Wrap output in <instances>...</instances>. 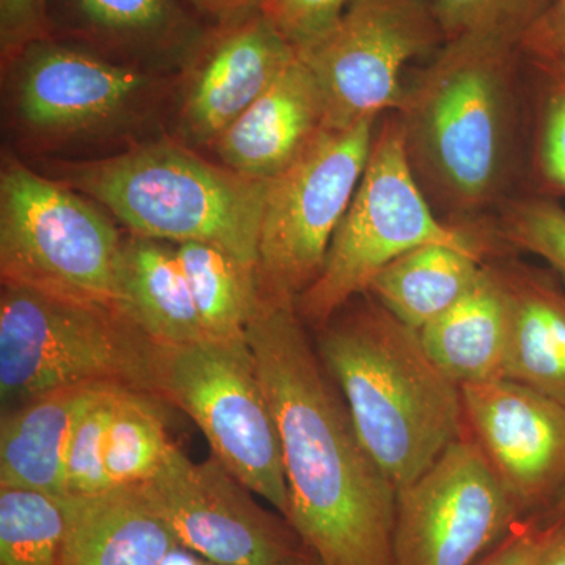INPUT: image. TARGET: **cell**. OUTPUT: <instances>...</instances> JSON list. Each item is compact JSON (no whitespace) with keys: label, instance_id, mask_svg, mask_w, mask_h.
<instances>
[{"label":"cell","instance_id":"obj_1","mask_svg":"<svg viewBox=\"0 0 565 565\" xmlns=\"http://www.w3.org/2000/svg\"><path fill=\"white\" fill-rule=\"evenodd\" d=\"M291 305L256 297L247 327L289 493L288 522L323 565H393L397 490L360 440Z\"/></svg>","mask_w":565,"mask_h":565},{"label":"cell","instance_id":"obj_2","mask_svg":"<svg viewBox=\"0 0 565 565\" xmlns=\"http://www.w3.org/2000/svg\"><path fill=\"white\" fill-rule=\"evenodd\" d=\"M520 46L446 40L396 111L424 195L451 225L473 228L509 200L519 156Z\"/></svg>","mask_w":565,"mask_h":565},{"label":"cell","instance_id":"obj_3","mask_svg":"<svg viewBox=\"0 0 565 565\" xmlns=\"http://www.w3.org/2000/svg\"><path fill=\"white\" fill-rule=\"evenodd\" d=\"M316 351L360 440L396 490L467 433L460 386L433 362L418 330L370 294L318 330Z\"/></svg>","mask_w":565,"mask_h":565},{"label":"cell","instance_id":"obj_4","mask_svg":"<svg viewBox=\"0 0 565 565\" xmlns=\"http://www.w3.org/2000/svg\"><path fill=\"white\" fill-rule=\"evenodd\" d=\"M177 74L46 36L2 63L3 126L31 162L90 161L170 136Z\"/></svg>","mask_w":565,"mask_h":565},{"label":"cell","instance_id":"obj_5","mask_svg":"<svg viewBox=\"0 0 565 565\" xmlns=\"http://www.w3.org/2000/svg\"><path fill=\"white\" fill-rule=\"evenodd\" d=\"M137 236L214 245L256 269L269 181L250 180L172 136L90 161H41Z\"/></svg>","mask_w":565,"mask_h":565},{"label":"cell","instance_id":"obj_6","mask_svg":"<svg viewBox=\"0 0 565 565\" xmlns=\"http://www.w3.org/2000/svg\"><path fill=\"white\" fill-rule=\"evenodd\" d=\"M152 352L154 343L120 310L28 286L2 285L3 412L71 386H118L159 401Z\"/></svg>","mask_w":565,"mask_h":565},{"label":"cell","instance_id":"obj_7","mask_svg":"<svg viewBox=\"0 0 565 565\" xmlns=\"http://www.w3.org/2000/svg\"><path fill=\"white\" fill-rule=\"evenodd\" d=\"M426 244L487 256L497 248L490 228L451 225L435 212L408 163L399 117L385 115L322 273L297 300V315L305 326L321 330L345 305L366 294L388 264Z\"/></svg>","mask_w":565,"mask_h":565},{"label":"cell","instance_id":"obj_8","mask_svg":"<svg viewBox=\"0 0 565 565\" xmlns=\"http://www.w3.org/2000/svg\"><path fill=\"white\" fill-rule=\"evenodd\" d=\"M84 193L3 151L0 170V278L122 311L125 233ZM125 313V311H122Z\"/></svg>","mask_w":565,"mask_h":565},{"label":"cell","instance_id":"obj_9","mask_svg":"<svg viewBox=\"0 0 565 565\" xmlns=\"http://www.w3.org/2000/svg\"><path fill=\"white\" fill-rule=\"evenodd\" d=\"M152 373L159 401L191 416L212 456L288 519L280 435L248 341L154 343Z\"/></svg>","mask_w":565,"mask_h":565},{"label":"cell","instance_id":"obj_10","mask_svg":"<svg viewBox=\"0 0 565 565\" xmlns=\"http://www.w3.org/2000/svg\"><path fill=\"white\" fill-rule=\"evenodd\" d=\"M375 122L326 129L288 170L269 181L255 269L262 302L296 307L318 280L366 169Z\"/></svg>","mask_w":565,"mask_h":565},{"label":"cell","instance_id":"obj_11","mask_svg":"<svg viewBox=\"0 0 565 565\" xmlns=\"http://www.w3.org/2000/svg\"><path fill=\"white\" fill-rule=\"evenodd\" d=\"M441 40L434 0H353L321 40L299 52L321 88L327 129L396 114L404 66Z\"/></svg>","mask_w":565,"mask_h":565},{"label":"cell","instance_id":"obj_12","mask_svg":"<svg viewBox=\"0 0 565 565\" xmlns=\"http://www.w3.org/2000/svg\"><path fill=\"white\" fill-rule=\"evenodd\" d=\"M523 520L470 430L397 490L393 565H476Z\"/></svg>","mask_w":565,"mask_h":565},{"label":"cell","instance_id":"obj_13","mask_svg":"<svg viewBox=\"0 0 565 565\" xmlns=\"http://www.w3.org/2000/svg\"><path fill=\"white\" fill-rule=\"evenodd\" d=\"M178 544L221 565H288L305 545L285 516L266 511L214 456L195 463L180 448L137 486Z\"/></svg>","mask_w":565,"mask_h":565},{"label":"cell","instance_id":"obj_14","mask_svg":"<svg viewBox=\"0 0 565 565\" xmlns=\"http://www.w3.org/2000/svg\"><path fill=\"white\" fill-rule=\"evenodd\" d=\"M299 54L262 10L211 25L177 74L170 136L193 150H211Z\"/></svg>","mask_w":565,"mask_h":565},{"label":"cell","instance_id":"obj_15","mask_svg":"<svg viewBox=\"0 0 565 565\" xmlns=\"http://www.w3.org/2000/svg\"><path fill=\"white\" fill-rule=\"evenodd\" d=\"M460 390L468 430L520 516L545 515L565 489V405L509 379Z\"/></svg>","mask_w":565,"mask_h":565},{"label":"cell","instance_id":"obj_16","mask_svg":"<svg viewBox=\"0 0 565 565\" xmlns=\"http://www.w3.org/2000/svg\"><path fill=\"white\" fill-rule=\"evenodd\" d=\"M52 35L111 61L178 74L211 25L185 0H51Z\"/></svg>","mask_w":565,"mask_h":565},{"label":"cell","instance_id":"obj_17","mask_svg":"<svg viewBox=\"0 0 565 565\" xmlns=\"http://www.w3.org/2000/svg\"><path fill=\"white\" fill-rule=\"evenodd\" d=\"M327 129L321 88L302 58L212 145L207 156L250 180L273 181Z\"/></svg>","mask_w":565,"mask_h":565},{"label":"cell","instance_id":"obj_18","mask_svg":"<svg viewBox=\"0 0 565 565\" xmlns=\"http://www.w3.org/2000/svg\"><path fill=\"white\" fill-rule=\"evenodd\" d=\"M489 262L508 300L504 379L565 405V282L516 258Z\"/></svg>","mask_w":565,"mask_h":565},{"label":"cell","instance_id":"obj_19","mask_svg":"<svg viewBox=\"0 0 565 565\" xmlns=\"http://www.w3.org/2000/svg\"><path fill=\"white\" fill-rule=\"evenodd\" d=\"M61 501V565H161L180 545L137 486Z\"/></svg>","mask_w":565,"mask_h":565},{"label":"cell","instance_id":"obj_20","mask_svg":"<svg viewBox=\"0 0 565 565\" xmlns=\"http://www.w3.org/2000/svg\"><path fill=\"white\" fill-rule=\"evenodd\" d=\"M98 388L102 386H71L3 412L0 487L65 498L71 438Z\"/></svg>","mask_w":565,"mask_h":565},{"label":"cell","instance_id":"obj_21","mask_svg":"<svg viewBox=\"0 0 565 565\" xmlns=\"http://www.w3.org/2000/svg\"><path fill=\"white\" fill-rule=\"evenodd\" d=\"M508 333V300L489 258L467 294L419 330L433 362L459 386L504 379Z\"/></svg>","mask_w":565,"mask_h":565},{"label":"cell","instance_id":"obj_22","mask_svg":"<svg viewBox=\"0 0 565 565\" xmlns=\"http://www.w3.org/2000/svg\"><path fill=\"white\" fill-rule=\"evenodd\" d=\"M120 291L122 311L152 343L210 340L177 250L163 241L125 233Z\"/></svg>","mask_w":565,"mask_h":565},{"label":"cell","instance_id":"obj_23","mask_svg":"<svg viewBox=\"0 0 565 565\" xmlns=\"http://www.w3.org/2000/svg\"><path fill=\"white\" fill-rule=\"evenodd\" d=\"M487 258L484 253L452 245H422L388 264L366 294L419 332L467 294Z\"/></svg>","mask_w":565,"mask_h":565},{"label":"cell","instance_id":"obj_24","mask_svg":"<svg viewBox=\"0 0 565 565\" xmlns=\"http://www.w3.org/2000/svg\"><path fill=\"white\" fill-rule=\"evenodd\" d=\"M204 333L210 340H247V327L256 305L255 270L228 253L203 243L174 247Z\"/></svg>","mask_w":565,"mask_h":565},{"label":"cell","instance_id":"obj_25","mask_svg":"<svg viewBox=\"0 0 565 565\" xmlns=\"http://www.w3.org/2000/svg\"><path fill=\"white\" fill-rule=\"evenodd\" d=\"M158 403L132 390L118 392L104 457L110 489L150 481L177 448L167 434Z\"/></svg>","mask_w":565,"mask_h":565},{"label":"cell","instance_id":"obj_26","mask_svg":"<svg viewBox=\"0 0 565 565\" xmlns=\"http://www.w3.org/2000/svg\"><path fill=\"white\" fill-rule=\"evenodd\" d=\"M61 498L0 487V565H61Z\"/></svg>","mask_w":565,"mask_h":565},{"label":"cell","instance_id":"obj_27","mask_svg":"<svg viewBox=\"0 0 565 565\" xmlns=\"http://www.w3.org/2000/svg\"><path fill=\"white\" fill-rule=\"evenodd\" d=\"M537 70L533 178L539 195H565V63L531 61Z\"/></svg>","mask_w":565,"mask_h":565},{"label":"cell","instance_id":"obj_28","mask_svg":"<svg viewBox=\"0 0 565 565\" xmlns=\"http://www.w3.org/2000/svg\"><path fill=\"white\" fill-rule=\"evenodd\" d=\"M494 239L544 259L565 282V210L548 196L509 199L498 210Z\"/></svg>","mask_w":565,"mask_h":565},{"label":"cell","instance_id":"obj_29","mask_svg":"<svg viewBox=\"0 0 565 565\" xmlns=\"http://www.w3.org/2000/svg\"><path fill=\"white\" fill-rule=\"evenodd\" d=\"M553 0H434L445 41L484 36L520 46Z\"/></svg>","mask_w":565,"mask_h":565},{"label":"cell","instance_id":"obj_30","mask_svg":"<svg viewBox=\"0 0 565 565\" xmlns=\"http://www.w3.org/2000/svg\"><path fill=\"white\" fill-rule=\"evenodd\" d=\"M120 390L102 386L82 412L66 460V497H88L110 490L104 457Z\"/></svg>","mask_w":565,"mask_h":565},{"label":"cell","instance_id":"obj_31","mask_svg":"<svg viewBox=\"0 0 565 565\" xmlns=\"http://www.w3.org/2000/svg\"><path fill=\"white\" fill-rule=\"evenodd\" d=\"M353 0H264L262 11L278 32L302 52L340 21Z\"/></svg>","mask_w":565,"mask_h":565},{"label":"cell","instance_id":"obj_32","mask_svg":"<svg viewBox=\"0 0 565 565\" xmlns=\"http://www.w3.org/2000/svg\"><path fill=\"white\" fill-rule=\"evenodd\" d=\"M51 0H0V62L52 35Z\"/></svg>","mask_w":565,"mask_h":565},{"label":"cell","instance_id":"obj_33","mask_svg":"<svg viewBox=\"0 0 565 565\" xmlns=\"http://www.w3.org/2000/svg\"><path fill=\"white\" fill-rule=\"evenodd\" d=\"M552 531L553 523L539 516L520 520L511 533L476 565H534Z\"/></svg>","mask_w":565,"mask_h":565},{"label":"cell","instance_id":"obj_34","mask_svg":"<svg viewBox=\"0 0 565 565\" xmlns=\"http://www.w3.org/2000/svg\"><path fill=\"white\" fill-rule=\"evenodd\" d=\"M520 51L530 61L565 63V0H553L548 9L527 32Z\"/></svg>","mask_w":565,"mask_h":565},{"label":"cell","instance_id":"obj_35","mask_svg":"<svg viewBox=\"0 0 565 565\" xmlns=\"http://www.w3.org/2000/svg\"><path fill=\"white\" fill-rule=\"evenodd\" d=\"M210 25L223 24L262 10L264 0H185Z\"/></svg>","mask_w":565,"mask_h":565},{"label":"cell","instance_id":"obj_36","mask_svg":"<svg viewBox=\"0 0 565 565\" xmlns=\"http://www.w3.org/2000/svg\"><path fill=\"white\" fill-rule=\"evenodd\" d=\"M552 523V534L534 565H565V519Z\"/></svg>","mask_w":565,"mask_h":565},{"label":"cell","instance_id":"obj_37","mask_svg":"<svg viewBox=\"0 0 565 565\" xmlns=\"http://www.w3.org/2000/svg\"><path fill=\"white\" fill-rule=\"evenodd\" d=\"M161 565H221L212 563L206 557L196 555L192 550L185 548V546H174L169 556L163 559Z\"/></svg>","mask_w":565,"mask_h":565},{"label":"cell","instance_id":"obj_38","mask_svg":"<svg viewBox=\"0 0 565 565\" xmlns=\"http://www.w3.org/2000/svg\"><path fill=\"white\" fill-rule=\"evenodd\" d=\"M539 519L544 520V522H556V520L565 519V489L561 497L557 498L556 503L553 504V508L545 515L539 516Z\"/></svg>","mask_w":565,"mask_h":565},{"label":"cell","instance_id":"obj_39","mask_svg":"<svg viewBox=\"0 0 565 565\" xmlns=\"http://www.w3.org/2000/svg\"><path fill=\"white\" fill-rule=\"evenodd\" d=\"M288 565H323L322 561L319 559L318 556L315 555L313 552H310V550L305 546V550L302 553H300L299 556L294 557L291 563Z\"/></svg>","mask_w":565,"mask_h":565}]
</instances>
